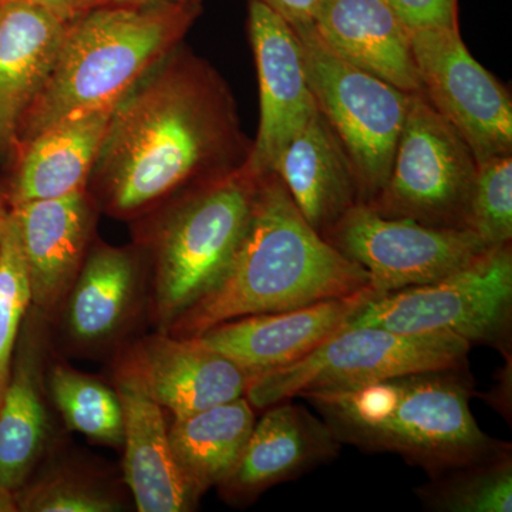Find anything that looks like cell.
<instances>
[{"mask_svg":"<svg viewBox=\"0 0 512 512\" xmlns=\"http://www.w3.org/2000/svg\"><path fill=\"white\" fill-rule=\"evenodd\" d=\"M251 150L227 80L181 43L117 101L86 190L133 222L244 167Z\"/></svg>","mask_w":512,"mask_h":512,"instance_id":"cell-1","label":"cell"},{"mask_svg":"<svg viewBox=\"0 0 512 512\" xmlns=\"http://www.w3.org/2000/svg\"><path fill=\"white\" fill-rule=\"evenodd\" d=\"M366 288L365 269L309 225L271 171L261 175L248 227L224 276L167 333L198 338L228 320L291 311Z\"/></svg>","mask_w":512,"mask_h":512,"instance_id":"cell-2","label":"cell"},{"mask_svg":"<svg viewBox=\"0 0 512 512\" xmlns=\"http://www.w3.org/2000/svg\"><path fill=\"white\" fill-rule=\"evenodd\" d=\"M468 366L387 377L301 394L336 439L366 453L397 454L434 477L490 456L507 441L480 429Z\"/></svg>","mask_w":512,"mask_h":512,"instance_id":"cell-3","label":"cell"},{"mask_svg":"<svg viewBox=\"0 0 512 512\" xmlns=\"http://www.w3.org/2000/svg\"><path fill=\"white\" fill-rule=\"evenodd\" d=\"M201 12L202 3L103 5L67 23L55 69L20 124L13 153L66 117L114 106L184 43Z\"/></svg>","mask_w":512,"mask_h":512,"instance_id":"cell-4","label":"cell"},{"mask_svg":"<svg viewBox=\"0 0 512 512\" xmlns=\"http://www.w3.org/2000/svg\"><path fill=\"white\" fill-rule=\"evenodd\" d=\"M259 180L245 164L131 222L158 332H167L224 276L248 227Z\"/></svg>","mask_w":512,"mask_h":512,"instance_id":"cell-5","label":"cell"},{"mask_svg":"<svg viewBox=\"0 0 512 512\" xmlns=\"http://www.w3.org/2000/svg\"><path fill=\"white\" fill-rule=\"evenodd\" d=\"M446 332L474 345L512 352V247L488 249L466 268L429 284L373 295L345 328Z\"/></svg>","mask_w":512,"mask_h":512,"instance_id":"cell-6","label":"cell"},{"mask_svg":"<svg viewBox=\"0 0 512 512\" xmlns=\"http://www.w3.org/2000/svg\"><path fill=\"white\" fill-rule=\"evenodd\" d=\"M471 345L451 333L343 328L292 365L252 377L245 397L256 410L313 390L360 386L387 377L468 366Z\"/></svg>","mask_w":512,"mask_h":512,"instance_id":"cell-7","label":"cell"},{"mask_svg":"<svg viewBox=\"0 0 512 512\" xmlns=\"http://www.w3.org/2000/svg\"><path fill=\"white\" fill-rule=\"evenodd\" d=\"M293 30L301 40L316 107L352 161L360 204H369L389 178L412 94L343 60L312 23Z\"/></svg>","mask_w":512,"mask_h":512,"instance_id":"cell-8","label":"cell"},{"mask_svg":"<svg viewBox=\"0 0 512 512\" xmlns=\"http://www.w3.org/2000/svg\"><path fill=\"white\" fill-rule=\"evenodd\" d=\"M477 168L473 150L456 128L423 94H412L389 178L366 205L386 218L468 229Z\"/></svg>","mask_w":512,"mask_h":512,"instance_id":"cell-9","label":"cell"},{"mask_svg":"<svg viewBox=\"0 0 512 512\" xmlns=\"http://www.w3.org/2000/svg\"><path fill=\"white\" fill-rule=\"evenodd\" d=\"M323 238L365 269L377 295L437 281L490 249L470 229L386 218L366 204L350 208Z\"/></svg>","mask_w":512,"mask_h":512,"instance_id":"cell-10","label":"cell"},{"mask_svg":"<svg viewBox=\"0 0 512 512\" xmlns=\"http://www.w3.org/2000/svg\"><path fill=\"white\" fill-rule=\"evenodd\" d=\"M421 94L473 150L477 164L512 154L511 94L471 56L460 29L410 33Z\"/></svg>","mask_w":512,"mask_h":512,"instance_id":"cell-11","label":"cell"},{"mask_svg":"<svg viewBox=\"0 0 512 512\" xmlns=\"http://www.w3.org/2000/svg\"><path fill=\"white\" fill-rule=\"evenodd\" d=\"M247 29L259 82V126L247 167L264 175L271 173L318 107L301 40L292 26L256 0H248Z\"/></svg>","mask_w":512,"mask_h":512,"instance_id":"cell-12","label":"cell"},{"mask_svg":"<svg viewBox=\"0 0 512 512\" xmlns=\"http://www.w3.org/2000/svg\"><path fill=\"white\" fill-rule=\"evenodd\" d=\"M148 286L137 245L113 247L94 238L72 288L57 312L67 342L94 353L117 345L137 319Z\"/></svg>","mask_w":512,"mask_h":512,"instance_id":"cell-13","label":"cell"},{"mask_svg":"<svg viewBox=\"0 0 512 512\" xmlns=\"http://www.w3.org/2000/svg\"><path fill=\"white\" fill-rule=\"evenodd\" d=\"M342 446L320 417L284 400L255 421L237 464L217 488L229 504L254 503L269 488L336 460Z\"/></svg>","mask_w":512,"mask_h":512,"instance_id":"cell-14","label":"cell"},{"mask_svg":"<svg viewBox=\"0 0 512 512\" xmlns=\"http://www.w3.org/2000/svg\"><path fill=\"white\" fill-rule=\"evenodd\" d=\"M18 224L32 305L47 320L60 306L96 238L100 211L87 190L10 208Z\"/></svg>","mask_w":512,"mask_h":512,"instance_id":"cell-15","label":"cell"},{"mask_svg":"<svg viewBox=\"0 0 512 512\" xmlns=\"http://www.w3.org/2000/svg\"><path fill=\"white\" fill-rule=\"evenodd\" d=\"M47 355L49 320L30 305L0 399V485L13 493L35 476L52 439Z\"/></svg>","mask_w":512,"mask_h":512,"instance_id":"cell-16","label":"cell"},{"mask_svg":"<svg viewBox=\"0 0 512 512\" xmlns=\"http://www.w3.org/2000/svg\"><path fill=\"white\" fill-rule=\"evenodd\" d=\"M373 295L376 292L366 288L291 311L242 316L205 330L195 339L258 375L308 356L345 328Z\"/></svg>","mask_w":512,"mask_h":512,"instance_id":"cell-17","label":"cell"},{"mask_svg":"<svg viewBox=\"0 0 512 512\" xmlns=\"http://www.w3.org/2000/svg\"><path fill=\"white\" fill-rule=\"evenodd\" d=\"M124 420V480L140 512H184L198 498L175 463L163 407L148 392L130 353L114 367Z\"/></svg>","mask_w":512,"mask_h":512,"instance_id":"cell-18","label":"cell"},{"mask_svg":"<svg viewBox=\"0 0 512 512\" xmlns=\"http://www.w3.org/2000/svg\"><path fill=\"white\" fill-rule=\"evenodd\" d=\"M148 392L173 419L245 396L255 373L195 338L167 332L127 349Z\"/></svg>","mask_w":512,"mask_h":512,"instance_id":"cell-19","label":"cell"},{"mask_svg":"<svg viewBox=\"0 0 512 512\" xmlns=\"http://www.w3.org/2000/svg\"><path fill=\"white\" fill-rule=\"evenodd\" d=\"M116 104L66 117L16 148L2 181L9 210L86 190Z\"/></svg>","mask_w":512,"mask_h":512,"instance_id":"cell-20","label":"cell"},{"mask_svg":"<svg viewBox=\"0 0 512 512\" xmlns=\"http://www.w3.org/2000/svg\"><path fill=\"white\" fill-rule=\"evenodd\" d=\"M67 23L28 0L0 12V161L8 164L20 124L55 69Z\"/></svg>","mask_w":512,"mask_h":512,"instance_id":"cell-21","label":"cell"},{"mask_svg":"<svg viewBox=\"0 0 512 512\" xmlns=\"http://www.w3.org/2000/svg\"><path fill=\"white\" fill-rule=\"evenodd\" d=\"M312 26L357 69L404 93H421L412 37L384 0H322Z\"/></svg>","mask_w":512,"mask_h":512,"instance_id":"cell-22","label":"cell"},{"mask_svg":"<svg viewBox=\"0 0 512 512\" xmlns=\"http://www.w3.org/2000/svg\"><path fill=\"white\" fill-rule=\"evenodd\" d=\"M271 171L322 237L350 208L360 204L352 161L319 110L284 148Z\"/></svg>","mask_w":512,"mask_h":512,"instance_id":"cell-23","label":"cell"},{"mask_svg":"<svg viewBox=\"0 0 512 512\" xmlns=\"http://www.w3.org/2000/svg\"><path fill=\"white\" fill-rule=\"evenodd\" d=\"M255 421V409L245 396L173 419L168 437L175 463L198 500L231 473Z\"/></svg>","mask_w":512,"mask_h":512,"instance_id":"cell-24","label":"cell"},{"mask_svg":"<svg viewBox=\"0 0 512 512\" xmlns=\"http://www.w3.org/2000/svg\"><path fill=\"white\" fill-rule=\"evenodd\" d=\"M414 493L429 511L511 512V443L490 456L429 477Z\"/></svg>","mask_w":512,"mask_h":512,"instance_id":"cell-25","label":"cell"},{"mask_svg":"<svg viewBox=\"0 0 512 512\" xmlns=\"http://www.w3.org/2000/svg\"><path fill=\"white\" fill-rule=\"evenodd\" d=\"M46 384L67 429L104 446L123 447V407L114 387L60 362L47 366Z\"/></svg>","mask_w":512,"mask_h":512,"instance_id":"cell-26","label":"cell"},{"mask_svg":"<svg viewBox=\"0 0 512 512\" xmlns=\"http://www.w3.org/2000/svg\"><path fill=\"white\" fill-rule=\"evenodd\" d=\"M18 511L114 512L121 510L119 495L92 474L66 467L32 476L15 491Z\"/></svg>","mask_w":512,"mask_h":512,"instance_id":"cell-27","label":"cell"},{"mask_svg":"<svg viewBox=\"0 0 512 512\" xmlns=\"http://www.w3.org/2000/svg\"><path fill=\"white\" fill-rule=\"evenodd\" d=\"M32 305L28 269L12 212L0 229V399L8 382L13 352Z\"/></svg>","mask_w":512,"mask_h":512,"instance_id":"cell-28","label":"cell"},{"mask_svg":"<svg viewBox=\"0 0 512 512\" xmlns=\"http://www.w3.org/2000/svg\"><path fill=\"white\" fill-rule=\"evenodd\" d=\"M468 229L487 247L512 241V154L478 164L471 195Z\"/></svg>","mask_w":512,"mask_h":512,"instance_id":"cell-29","label":"cell"},{"mask_svg":"<svg viewBox=\"0 0 512 512\" xmlns=\"http://www.w3.org/2000/svg\"><path fill=\"white\" fill-rule=\"evenodd\" d=\"M410 33L417 30L460 29L458 0H384Z\"/></svg>","mask_w":512,"mask_h":512,"instance_id":"cell-30","label":"cell"},{"mask_svg":"<svg viewBox=\"0 0 512 512\" xmlns=\"http://www.w3.org/2000/svg\"><path fill=\"white\" fill-rule=\"evenodd\" d=\"M276 15L285 19L292 28L313 22L322 0H256Z\"/></svg>","mask_w":512,"mask_h":512,"instance_id":"cell-31","label":"cell"},{"mask_svg":"<svg viewBox=\"0 0 512 512\" xmlns=\"http://www.w3.org/2000/svg\"><path fill=\"white\" fill-rule=\"evenodd\" d=\"M33 5L46 9L63 22L70 23L90 9L101 6L103 0H28Z\"/></svg>","mask_w":512,"mask_h":512,"instance_id":"cell-32","label":"cell"},{"mask_svg":"<svg viewBox=\"0 0 512 512\" xmlns=\"http://www.w3.org/2000/svg\"><path fill=\"white\" fill-rule=\"evenodd\" d=\"M16 511H18V504H16L15 493L0 485V512Z\"/></svg>","mask_w":512,"mask_h":512,"instance_id":"cell-33","label":"cell"},{"mask_svg":"<svg viewBox=\"0 0 512 512\" xmlns=\"http://www.w3.org/2000/svg\"><path fill=\"white\" fill-rule=\"evenodd\" d=\"M175 2V3H202L204 0H103V5H146V3Z\"/></svg>","mask_w":512,"mask_h":512,"instance_id":"cell-34","label":"cell"},{"mask_svg":"<svg viewBox=\"0 0 512 512\" xmlns=\"http://www.w3.org/2000/svg\"><path fill=\"white\" fill-rule=\"evenodd\" d=\"M8 214L9 207L8 202H6L5 187H3L2 180H0V229H2L3 222H5Z\"/></svg>","mask_w":512,"mask_h":512,"instance_id":"cell-35","label":"cell"},{"mask_svg":"<svg viewBox=\"0 0 512 512\" xmlns=\"http://www.w3.org/2000/svg\"><path fill=\"white\" fill-rule=\"evenodd\" d=\"M9 2H12V0H0V12L5 9V6L8 5Z\"/></svg>","mask_w":512,"mask_h":512,"instance_id":"cell-36","label":"cell"}]
</instances>
